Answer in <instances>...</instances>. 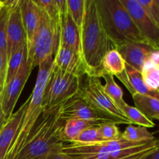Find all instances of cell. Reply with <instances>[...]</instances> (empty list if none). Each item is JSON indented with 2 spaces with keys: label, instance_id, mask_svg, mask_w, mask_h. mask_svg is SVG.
<instances>
[{
  "label": "cell",
  "instance_id": "1",
  "mask_svg": "<svg viewBox=\"0 0 159 159\" xmlns=\"http://www.w3.org/2000/svg\"><path fill=\"white\" fill-rule=\"evenodd\" d=\"M80 39L81 55L86 75L100 78L104 73L102 59L108 51L116 49V47L102 27L96 0H85Z\"/></svg>",
  "mask_w": 159,
  "mask_h": 159
},
{
  "label": "cell",
  "instance_id": "2",
  "mask_svg": "<svg viewBox=\"0 0 159 159\" xmlns=\"http://www.w3.org/2000/svg\"><path fill=\"white\" fill-rule=\"evenodd\" d=\"M61 107L43 110L13 159H43L51 151L62 147L65 143L61 133L65 120L61 116Z\"/></svg>",
  "mask_w": 159,
  "mask_h": 159
},
{
  "label": "cell",
  "instance_id": "3",
  "mask_svg": "<svg viewBox=\"0 0 159 159\" xmlns=\"http://www.w3.org/2000/svg\"><path fill=\"white\" fill-rule=\"evenodd\" d=\"M96 2L102 27L116 48L130 42L145 40L120 0H96Z\"/></svg>",
  "mask_w": 159,
  "mask_h": 159
},
{
  "label": "cell",
  "instance_id": "4",
  "mask_svg": "<svg viewBox=\"0 0 159 159\" xmlns=\"http://www.w3.org/2000/svg\"><path fill=\"white\" fill-rule=\"evenodd\" d=\"M53 61L54 57H49L38 66V75L34 90L29 97L30 102L22 117L20 126L17 129L16 136L6 159H13L14 157L18 154L24 144L26 138L43 113V108L42 107V102L45 89L48 85L52 69Z\"/></svg>",
  "mask_w": 159,
  "mask_h": 159
},
{
  "label": "cell",
  "instance_id": "5",
  "mask_svg": "<svg viewBox=\"0 0 159 159\" xmlns=\"http://www.w3.org/2000/svg\"><path fill=\"white\" fill-rule=\"evenodd\" d=\"M60 22L53 20L40 10V23L30 55L27 57L34 68L48 58L54 57L60 43Z\"/></svg>",
  "mask_w": 159,
  "mask_h": 159
},
{
  "label": "cell",
  "instance_id": "6",
  "mask_svg": "<svg viewBox=\"0 0 159 159\" xmlns=\"http://www.w3.org/2000/svg\"><path fill=\"white\" fill-rule=\"evenodd\" d=\"M80 82L79 77L64 72L53 65L42 102L43 110L59 107L75 96L80 88Z\"/></svg>",
  "mask_w": 159,
  "mask_h": 159
},
{
  "label": "cell",
  "instance_id": "7",
  "mask_svg": "<svg viewBox=\"0 0 159 159\" xmlns=\"http://www.w3.org/2000/svg\"><path fill=\"white\" fill-rule=\"evenodd\" d=\"M76 95L98 110L124 121L128 125L132 124L107 96L99 78L85 75L83 82H80V88Z\"/></svg>",
  "mask_w": 159,
  "mask_h": 159
},
{
  "label": "cell",
  "instance_id": "8",
  "mask_svg": "<svg viewBox=\"0 0 159 159\" xmlns=\"http://www.w3.org/2000/svg\"><path fill=\"white\" fill-rule=\"evenodd\" d=\"M61 116L64 120L80 119L99 124H127L124 121L93 107L78 95L62 104L61 107Z\"/></svg>",
  "mask_w": 159,
  "mask_h": 159
},
{
  "label": "cell",
  "instance_id": "9",
  "mask_svg": "<svg viewBox=\"0 0 159 159\" xmlns=\"http://www.w3.org/2000/svg\"><path fill=\"white\" fill-rule=\"evenodd\" d=\"M33 68L26 61L21 67L16 75L5 85L0 96V103L6 119H9L13 113L19 97L30 75Z\"/></svg>",
  "mask_w": 159,
  "mask_h": 159
},
{
  "label": "cell",
  "instance_id": "10",
  "mask_svg": "<svg viewBox=\"0 0 159 159\" xmlns=\"http://www.w3.org/2000/svg\"><path fill=\"white\" fill-rule=\"evenodd\" d=\"M133 19L144 40L159 48V28L146 15L138 0H120Z\"/></svg>",
  "mask_w": 159,
  "mask_h": 159
},
{
  "label": "cell",
  "instance_id": "11",
  "mask_svg": "<svg viewBox=\"0 0 159 159\" xmlns=\"http://www.w3.org/2000/svg\"><path fill=\"white\" fill-rule=\"evenodd\" d=\"M26 45V37L22 20L20 0L9 9L7 22V59L12 53Z\"/></svg>",
  "mask_w": 159,
  "mask_h": 159
},
{
  "label": "cell",
  "instance_id": "12",
  "mask_svg": "<svg viewBox=\"0 0 159 159\" xmlns=\"http://www.w3.org/2000/svg\"><path fill=\"white\" fill-rule=\"evenodd\" d=\"M158 47L145 41H134L116 48L124 58L126 65L141 72L144 62Z\"/></svg>",
  "mask_w": 159,
  "mask_h": 159
},
{
  "label": "cell",
  "instance_id": "13",
  "mask_svg": "<svg viewBox=\"0 0 159 159\" xmlns=\"http://www.w3.org/2000/svg\"><path fill=\"white\" fill-rule=\"evenodd\" d=\"M53 65L64 72L81 77L86 75V70L81 54L59 43L54 55Z\"/></svg>",
  "mask_w": 159,
  "mask_h": 159
},
{
  "label": "cell",
  "instance_id": "14",
  "mask_svg": "<svg viewBox=\"0 0 159 159\" xmlns=\"http://www.w3.org/2000/svg\"><path fill=\"white\" fill-rule=\"evenodd\" d=\"M22 20L26 37L27 57L30 55L40 23V9L34 0H20Z\"/></svg>",
  "mask_w": 159,
  "mask_h": 159
},
{
  "label": "cell",
  "instance_id": "15",
  "mask_svg": "<svg viewBox=\"0 0 159 159\" xmlns=\"http://www.w3.org/2000/svg\"><path fill=\"white\" fill-rule=\"evenodd\" d=\"M30 102V98L20 107L16 113L7 120L2 130L0 131V159H6L11 147L20 121Z\"/></svg>",
  "mask_w": 159,
  "mask_h": 159
},
{
  "label": "cell",
  "instance_id": "16",
  "mask_svg": "<svg viewBox=\"0 0 159 159\" xmlns=\"http://www.w3.org/2000/svg\"><path fill=\"white\" fill-rule=\"evenodd\" d=\"M127 89L130 94L144 95L159 99V89H152L148 87L143 81L140 71L126 65L124 71L116 76Z\"/></svg>",
  "mask_w": 159,
  "mask_h": 159
},
{
  "label": "cell",
  "instance_id": "17",
  "mask_svg": "<svg viewBox=\"0 0 159 159\" xmlns=\"http://www.w3.org/2000/svg\"><path fill=\"white\" fill-rule=\"evenodd\" d=\"M60 43L81 54L80 30L74 23L68 9L61 17Z\"/></svg>",
  "mask_w": 159,
  "mask_h": 159
},
{
  "label": "cell",
  "instance_id": "18",
  "mask_svg": "<svg viewBox=\"0 0 159 159\" xmlns=\"http://www.w3.org/2000/svg\"><path fill=\"white\" fill-rule=\"evenodd\" d=\"M141 74L148 87L152 89H159V48L155 50L148 57Z\"/></svg>",
  "mask_w": 159,
  "mask_h": 159
},
{
  "label": "cell",
  "instance_id": "19",
  "mask_svg": "<svg viewBox=\"0 0 159 159\" xmlns=\"http://www.w3.org/2000/svg\"><path fill=\"white\" fill-rule=\"evenodd\" d=\"M102 124L80 119H68L65 121L62 127L61 138L64 143H71L83 130L90 127H97Z\"/></svg>",
  "mask_w": 159,
  "mask_h": 159
},
{
  "label": "cell",
  "instance_id": "20",
  "mask_svg": "<svg viewBox=\"0 0 159 159\" xmlns=\"http://www.w3.org/2000/svg\"><path fill=\"white\" fill-rule=\"evenodd\" d=\"M134 102L137 109L149 120H159V99L144 95L134 94Z\"/></svg>",
  "mask_w": 159,
  "mask_h": 159
},
{
  "label": "cell",
  "instance_id": "21",
  "mask_svg": "<svg viewBox=\"0 0 159 159\" xmlns=\"http://www.w3.org/2000/svg\"><path fill=\"white\" fill-rule=\"evenodd\" d=\"M100 78L104 79L106 82L105 85H103L105 93L121 112V110L127 104V102L124 99V92L115 82L114 76L104 72Z\"/></svg>",
  "mask_w": 159,
  "mask_h": 159
},
{
  "label": "cell",
  "instance_id": "22",
  "mask_svg": "<svg viewBox=\"0 0 159 159\" xmlns=\"http://www.w3.org/2000/svg\"><path fill=\"white\" fill-rule=\"evenodd\" d=\"M103 71L113 76L121 74L126 68V63L121 54L116 49L110 50L102 59Z\"/></svg>",
  "mask_w": 159,
  "mask_h": 159
},
{
  "label": "cell",
  "instance_id": "23",
  "mask_svg": "<svg viewBox=\"0 0 159 159\" xmlns=\"http://www.w3.org/2000/svg\"><path fill=\"white\" fill-rule=\"evenodd\" d=\"M27 61V49L26 45L20 48L18 51L12 53L7 59V68H6V83L12 80L17 75L23 64Z\"/></svg>",
  "mask_w": 159,
  "mask_h": 159
},
{
  "label": "cell",
  "instance_id": "24",
  "mask_svg": "<svg viewBox=\"0 0 159 159\" xmlns=\"http://www.w3.org/2000/svg\"><path fill=\"white\" fill-rule=\"evenodd\" d=\"M121 137L127 141L136 143L145 142L155 139L154 134L149 131L148 128L132 124L126 127L125 130L121 134Z\"/></svg>",
  "mask_w": 159,
  "mask_h": 159
},
{
  "label": "cell",
  "instance_id": "25",
  "mask_svg": "<svg viewBox=\"0 0 159 159\" xmlns=\"http://www.w3.org/2000/svg\"><path fill=\"white\" fill-rule=\"evenodd\" d=\"M3 8L0 12V54L7 57V22L9 9L15 1H2Z\"/></svg>",
  "mask_w": 159,
  "mask_h": 159
},
{
  "label": "cell",
  "instance_id": "26",
  "mask_svg": "<svg viewBox=\"0 0 159 159\" xmlns=\"http://www.w3.org/2000/svg\"><path fill=\"white\" fill-rule=\"evenodd\" d=\"M121 113L132 124H137L146 128H152L155 126V123L144 116L136 107L126 104L121 110Z\"/></svg>",
  "mask_w": 159,
  "mask_h": 159
},
{
  "label": "cell",
  "instance_id": "27",
  "mask_svg": "<svg viewBox=\"0 0 159 159\" xmlns=\"http://www.w3.org/2000/svg\"><path fill=\"white\" fill-rule=\"evenodd\" d=\"M66 2L68 12L80 30L83 21L85 0H66Z\"/></svg>",
  "mask_w": 159,
  "mask_h": 159
},
{
  "label": "cell",
  "instance_id": "28",
  "mask_svg": "<svg viewBox=\"0 0 159 159\" xmlns=\"http://www.w3.org/2000/svg\"><path fill=\"white\" fill-rule=\"evenodd\" d=\"M98 134L102 141H116L121 138V133L115 124H104L97 127Z\"/></svg>",
  "mask_w": 159,
  "mask_h": 159
},
{
  "label": "cell",
  "instance_id": "29",
  "mask_svg": "<svg viewBox=\"0 0 159 159\" xmlns=\"http://www.w3.org/2000/svg\"><path fill=\"white\" fill-rule=\"evenodd\" d=\"M138 2L152 23L159 28V6L155 0H138Z\"/></svg>",
  "mask_w": 159,
  "mask_h": 159
},
{
  "label": "cell",
  "instance_id": "30",
  "mask_svg": "<svg viewBox=\"0 0 159 159\" xmlns=\"http://www.w3.org/2000/svg\"><path fill=\"white\" fill-rule=\"evenodd\" d=\"M97 127H90L83 130L79 135L76 137L75 139L71 143L78 144H93V143L103 142L100 139L98 134Z\"/></svg>",
  "mask_w": 159,
  "mask_h": 159
},
{
  "label": "cell",
  "instance_id": "31",
  "mask_svg": "<svg viewBox=\"0 0 159 159\" xmlns=\"http://www.w3.org/2000/svg\"><path fill=\"white\" fill-rule=\"evenodd\" d=\"M7 68V57L0 54V96L5 86Z\"/></svg>",
  "mask_w": 159,
  "mask_h": 159
},
{
  "label": "cell",
  "instance_id": "32",
  "mask_svg": "<svg viewBox=\"0 0 159 159\" xmlns=\"http://www.w3.org/2000/svg\"><path fill=\"white\" fill-rule=\"evenodd\" d=\"M61 148L54 149L48 154L43 159H73L68 155L61 152Z\"/></svg>",
  "mask_w": 159,
  "mask_h": 159
},
{
  "label": "cell",
  "instance_id": "33",
  "mask_svg": "<svg viewBox=\"0 0 159 159\" xmlns=\"http://www.w3.org/2000/svg\"><path fill=\"white\" fill-rule=\"evenodd\" d=\"M141 159H159V148L155 149V151L152 152L151 153L148 154L147 155Z\"/></svg>",
  "mask_w": 159,
  "mask_h": 159
},
{
  "label": "cell",
  "instance_id": "34",
  "mask_svg": "<svg viewBox=\"0 0 159 159\" xmlns=\"http://www.w3.org/2000/svg\"><path fill=\"white\" fill-rule=\"evenodd\" d=\"M6 121H7V119H6V116H5L4 113H3L1 103H0V131L2 130L3 127H4L5 124H6Z\"/></svg>",
  "mask_w": 159,
  "mask_h": 159
},
{
  "label": "cell",
  "instance_id": "35",
  "mask_svg": "<svg viewBox=\"0 0 159 159\" xmlns=\"http://www.w3.org/2000/svg\"><path fill=\"white\" fill-rule=\"evenodd\" d=\"M151 153V152H150ZM149 153H144V154H140V155H134V156L131 157V158H129L127 159H141L142 158H144L145 155H147Z\"/></svg>",
  "mask_w": 159,
  "mask_h": 159
},
{
  "label": "cell",
  "instance_id": "36",
  "mask_svg": "<svg viewBox=\"0 0 159 159\" xmlns=\"http://www.w3.org/2000/svg\"><path fill=\"white\" fill-rule=\"evenodd\" d=\"M3 3H2V1H0V12H1V10H2V9L3 8Z\"/></svg>",
  "mask_w": 159,
  "mask_h": 159
}]
</instances>
